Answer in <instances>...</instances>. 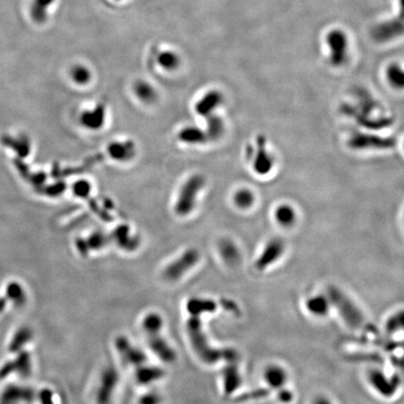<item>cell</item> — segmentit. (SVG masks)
<instances>
[{
  "instance_id": "obj_1",
  "label": "cell",
  "mask_w": 404,
  "mask_h": 404,
  "mask_svg": "<svg viewBox=\"0 0 404 404\" xmlns=\"http://www.w3.org/2000/svg\"><path fill=\"white\" fill-rule=\"evenodd\" d=\"M329 300L341 315L344 322L354 330H362L377 334L378 330L373 324L368 322L360 308L341 289L330 286L328 289Z\"/></svg>"
},
{
  "instance_id": "obj_2",
  "label": "cell",
  "mask_w": 404,
  "mask_h": 404,
  "mask_svg": "<svg viewBox=\"0 0 404 404\" xmlns=\"http://www.w3.org/2000/svg\"><path fill=\"white\" fill-rule=\"evenodd\" d=\"M188 330L194 348L201 361L208 364H212L221 360L230 362H237L239 360V354L233 349H215L211 347L201 330V324L198 317H193L189 320Z\"/></svg>"
},
{
  "instance_id": "obj_3",
  "label": "cell",
  "mask_w": 404,
  "mask_h": 404,
  "mask_svg": "<svg viewBox=\"0 0 404 404\" xmlns=\"http://www.w3.org/2000/svg\"><path fill=\"white\" fill-rule=\"evenodd\" d=\"M205 186V179L201 175L191 176L182 187L175 204V211L182 216L193 211L200 190Z\"/></svg>"
},
{
  "instance_id": "obj_4",
  "label": "cell",
  "mask_w": 404,
  "mask_h": 404,
  "mask_svg": "<svg viewBox=\"0 0 404 404\" xmlns=\"http://www.w3.org/2000/svg\"><path fill=\"white\" fill-rule=\"evenodd\" d=\"M345 32L341 29H333L329 32L326 40L330 51V62L334 66H342L346 61L348 55V38Z\"/></svg>"
},
{
  "instance_id": "obj_5",
  "label": "cell",
  "mask_w": 404,
  "mask_h": 404,
  "mask_svg": "<svg viewBox=\"0 0 404 404\" xmlns=\"http://www.w3.org/2000/svg\"><path fill=\"white\" fill-rule=\"evenodd\" d=\"M397 144L395 138L381 137L377 135L354 133L349 140L348 145L354 150H387Z\"/></svg>"
},
{
  "instance_id": "obj_6",
  "label": "cell",
  "mask_w": 404,
  "mask_h": 404,
  "mask_svg": "<svg viewBox=\"0 0 404 404\" xmlns=\"http://www.w3.org/2000/svg\"><path fill=\"white\" fill-rule=\"evenodd\" d=\"M341 112L345 114L346 116H349L351 118H354L355 122L361 126L373 129V130H379L383 128H386L390 126L394 123V120L391 117H379V118H373L371 115H367L361 111L357 110L354 106L349 105L346 103H343L341 106Z\"/></svg>"
},
{
  "instance_id": "obj_7",
  "label": "cell",
  "mask_w": 404,
  "mask_h": 404,
  "mask_svg": "<svg viewBox=\"0 0 404 404\" xmlns=\"http://www.w3.org/2000/svg\"><path fill=\"white\" fill-rule=\"evenodd\" d=\"M256 152L254 154V170L258 175H267L274 168V158L268 154L266 148V138L260 135L256 140Z\"/></svg>"
},
{
  "instance_id": "obj_8",
  "label": "cell",
  "mask_w": 404,
  "mask_h": 404,
  "mask_svg": "<svg viewBox=\"0 0 404 404\" xmlns=\"http://www.w3.org/2000/svg\"><path fill=\"white\" fill-rule=\"evenodd\" d=\"M369 380L373 388L386 398H390L398 389L400 380L398 375L388 379L386 375L378 370H373L369 373Z\"/></svg>"
},
{
  "instance_id": "obj_9",
  "label": "cell",
  "mask_w": 404,
  "mask_h": 404,
  "mask_svg": "<svg viewBox=\"0 0 404 404\" xmlns=\"http://www.w3.org/2000/svg\"><path fill=\"white\" fill-rule=\"evenodd\" d=\"M285 251L284 242L279 238H274L266 244L262 251L261 255L257 258L255 267L259 271H264L266 267L273 265L274 262L280 258Z\"/></svg>"
},
{
  "instance_id": "obj_10",
  "label": "cell",
  "mask_w": 404,
  "mask_h": 404,
  "mask_svg": "<svg viewBox=\"0 0 404 404\" xmlns=\"http://www.w3.org/2000/svg\"><path fill=\"white\" fill-rule=\"evenodd\" d=\"M199 252L195 249H190L168 267L166 275L170 280H176L180 278V276L185 273H187L189 268L193 267L199 261Z\"/></svg>"
},
{
  "instance_id": "obj_11",
  "label": "cell",
  "mask_w": 404,
  "mask_h": 404,
  "mask_svg": "<svg viewBox=\"0 0 404 404\" xmlns=\"http://www.w3.org/2000/svg\"><path fill=\"white\" fill-rule=\"evenodd\" d=\"M223 101V96L216 90H212L205 94L196 104V112L201 116L208 117L212 114Z\"/></svg>"
},
{
  "instance_id": "obj_12",
  "label": "cell",
  "mask_w": 404,
  "mask_h": 404,
  "mask_svg": "<svg viewBox=\"0 0 404 404\" xmlns=\"http://www.w3.org/2000/svg\"><path fill=\"white\" fill-rule=\"evenodd\" d=\"M108 153L114 160L128 161L135 156L136 146L132 142H114L109 145Z\"/></svg>"
},
{
  "instance_id": "obj_13",
  "label": "cell",
  "mask_w": 404,
  "mask_h": 404,
  "mask_svg": "<svg viewBox=\"0 0 404 404\" xmlns=\"http://www.w3.org/2000/svg\"><path fill=\"white\" fill-rule=\"evenodd\" d=\"M105 108L103 105H99L93 110L83 112L81 116V123L87 129L98 130L105 124Z\"/></svg>"
},
{
  "instance_id": "obj_14",
  "label": "cell",
  "mask_w": 404,
  "mask_h": 404,
  "mask_svg": "<svg viewBox=\"0 0 404 404\" xmlns=\"http://www.w3.org/2000/svg\"><path fill=\"white\" fill-rule=\"evenodd\" d=\"M1 143L8 148L13 149L19 158H25L30 154L31 151L30 141L25 135H20L17 138L5 135L1 138Z\"/></svg>"
},
{
  "instance_id": "obj_15",
  "label": "cell",
  "mask_w": 404,
  "mask_h": 404,
  "mask_svg": "<svg viewBox=\"0 0 404 404\" xmlns=\"http://www.w3.org/2000/svg\"><path fill=\"white\" fill-rule=\"evenodd\" d=\"M242 378L236 366V362H230V365L224 370V390L227 395H230L236 391L241 386Z\"/></svg>"
},
{
  "instance_id": "obj_16",
  "label": "cell",
  "mask_w": 404,
  "mask_h": 404,
  "mask_svg": "<svg viewBox=\"0 0 404 404\" xmlns=\"http://www.w3.org/2000/svg\"><path fill=\"white\" fill-rule=\"evenodd\" d=\"M264 377L271 389H282L283 386L286 385L287 374L283 368L273 365L267 368L264 373Z\"/></svg>"
},
{
  "instance_id": "obj_17",
  "label": "cell",
  "mask_w": 404,
  "mask_h": 404,
  "mask_svg": "<svg viewBox=\"0 0 404 404\" xmlns=\"http://www.w3.org/2000/svg\"><path fill=\"white\" fill-rule=\"evenodd\" d=\"M56 0H33L30 7V16L37 24H43L48 18L50 7Z\"/></svg>"
},
{
  "instance_id": "obj_18",
  "label": "cell",
  "mask_w": 404,
  "mask_h": 404,
  "mask_svg": "<svg viewBox=\"0 0 404 404\" xmlns=\"http://www.w3.org/2000/svg\"><path fill=\"white\" fill-rule=\"evenodd\" d=\"M219 251L226 263L231 266L239 264L241 255L239 249L233 242H231L229 239L222 240L219 243Z\"/></svg>"
},
{
  "instance_id": "obj_19",
  "label": "cell",
  "mask_w": 404,
  "mask_h": 404,
  "mask_svg": "<svg viewBox=\"0 0 404 404\" xmlns=\"http://www.w3.org/2000/svg\"><path fill=\"white\" fill-rule=\"evenodd\" d=\"M179 139L187 144H203L208 141V136L205 131L199 129V127L187 126L180 131Z\"/></svg>"
},
{
  "instance_id": "obj_20",
  "label": "cell",
  "mask_w": 404,
  "mask_h": 404,
  "mask_svg": "<svg viewBox=\"0 0 404 404\" xmlns=\"http://www.w3.org/2000/svg\"><path fill=\"white\" fill-rule=\"evenodd\" d=\"M330 300L324 296L311 297L306 302L307 310L312 316L322 317L328 315L330 311Z\"/></svg>"
},
{
  "instance_id": "obj_21",
  "label": "cell",
  "mask_w": 404,
  "mask_h": 404,
  "mask_svg": "<svg viewBox=\"0 0 404 404\" xmlns=\"http://www.w3.org/2000/svg\"><path fill=\"white\" fill-rule=\"evenodd\" d=\"M134 92L138 99L144 103H153L157 98L156 89L146 81H138L134 85Z\"/></svg>"
},
{
  "instance_id": "obj_22",
  "label": "cell",
  "mask_w": 404,
  "mask_h": 404,
  "mask_svg": "<svg viewBox=\"0 0 404 404\" xmlns=\"http://www.w3.org/2000/svg\"><path fill=\"white\" fill-rule=\"evenodd\" d=\"M157 63L167 71H174L180 66V56L170 50L162 51L157 56Z\"/></svg>"
},
{
  "instance_id": "obj_23",
  "label": "cell",
  "mask_w": 404,
  "mask_h": 404,
  "mask_svg": "<svg viewBox=\"0 0 404 404\" xmlns=\"http://www.w3.org/2000/svg\"><path fill=\"white\" fill-rule=\"evenodd\" d=\"M356 99H357V103H358V108L357 110L361 111V112L367 114V115H371L373 110H375L377 108V102L376 100L373 99L372 95L366 91L365 89H357L356 90Z\"/></svg>"
},
{
  "instance_id": "obj_24",
  "label": "cell",
  "mask_w": 404,
  "mask_h": 404,
  "mask_svg": "<svg viewBox=\"0 0 404 404\" xmlns=\"http://www.w3.org/2000/svg\"><path fill=\"white\" fill-rule=\"evenodd\" d=\"M224 122L219 116L211 114L207 117V131L208 140L216 141L224 133Z\"/></svg>"
},
{
  "instance_id": "obj_25",
  "label": "cell",
  "mask_w": 404,
  "mask_h": 404,
  "mask_svg": "<svg viewBox=\"0 0 404 404\" xmlns=\"http://www.w3.org/2000/svg\"><path fill=\"white\" fill-rule=\"evenodd\" d=\"M296 212L292 207L287 204L280 205L275 211V219L283 227H291L296 221Z\"/></svg>"
},
{
  "instance_id": "obj_26",
  "label": "cell",
  "mask_w": 404,
  "mask_h": 404,
  "mask_svg": "<svg viewBox=\"0 0 404 404\" xmlns=\"http://www.w3.org/2000/svg\"><path fill=\"white\" fill-rule=\"evenodd\" d=\"M216 304L214 301L209 299H192L188 303V310L194 316H199L203 312L215 311Z\"/></svg>"
},
{
  "instance_id": "obj_27",
  "label": "cell",
  "mask_w": 404,
  "mask_h": 404,
  "mask_svg": "<svg viewBox=\"0 0 404 404\" xmlns=\"http://www.w3.org/2000/svg\"><path fill=\"white\" fill-rule=\"evenodd\" d=\"M70 77L76 84L85 85L91 81L92 73L87 67L81 64H77L70 69Z\"/></svg>"
},
{
  "instance_id": "obj_28",
  "label": "cell",
  "mask_w": 404,
  "mask_h": 404,
  "mask_svg": "<svg viewBox=\"0 0 404 404\" xmlns=\"http://www.w3.org/2000/svg\"><path fill=\"white\" fill-rule=\"evenodd\" d=\"M386 77L390 84L395 88L401 89L404 85L403 70L397 64H392L386 69Z\"/></svg>"
},
{
  "instance_id": "obj_29",
  "label": "cell",
  "mask_w": 404,
  "mask_h": 404,
  "mask_svg": "<svg viewBox=\"0 0 404 404\" xmlns=\"http://www.w3.org/2000/svg\"><path fill=\"white\" fill-rule=\"evenodd\" d=\"M234 201L239 208L248 209L255 202V196L249 189H240L234 196Z\"/></svg>"
},
{
  "instance_id": "obj_30",
  "label": "cell",
  "mask_w": 404,
  "mask_h": 404,
  "mask_svg": "<svg viewBox=\"0 0 404 404\" xmlns=\"http://www.w3.org/2000/svg\"><path fill=\"white\" fill-rule=\"evenodd\" d=\"M270 394H271V388H257V389L252 390V391L243 393L242 395L235 398L233 401L236 403H240V402H245L249 400L261 399V398H267Z\"/></svg>"
},
{
  "instance_id": "obj_31",
  "label": "cell",
  "mask_w": 404,
  "mask_h": 404,
  "mask_svg": "<svg viewBox=\"0 0 404 404\" xmlns=\"http://www.w3.org/2000/svg\"><path fill=\"white\" fill-rule=\"evenodd\" d=\"M114 236L117 239L119 244H121V246H123L124 248H135L134 246H136V242H135V240L129 238L128 229L126 227H124V226L119 227L118 229L114 232Z\"/></svg>"
},
{
  "instance_id": "obj_32",
  "label": "cell",
  "mask_w": 404,
  "mask_h": 404,
  "mask_svg": "<svg viewBox=\"0 0 404 404\" xmlns=\"http://www.w3.org/2000/svg\"><path fill=\"white\" fill-rule=\"evenodd\" d=\"M402 327H403V315L400 311L388 319V321L386 322V332L389 334L395 333L396 331L401 330Z\"/></svg>"
},
{
  "instance_id": "obj_33",
  "label": "cell",
  "mask_w": 404,
  "mask_h": 404,
  "mask_svg": "<svg viewBox=\"0 0 404 404\" xmlns=\"http://www.w3.org/2000/svg\"><path fill=\"white\" fill-rule=\"evenodd\" d=\"M107 243V238L101 232H96L88 238V248L99 249Z\"/></svg>"
},
{
  "instance_id": "obj_34",
  "label": "cell",
  "mask_w": 404,
  "mask_h": 404,
  "mask_svg": "<svg viewBox=\"0 0 404 404\" xmlns=\"http://www.w3.org/2000/svg\"><path fill=\"white\" fill-rule=\"evenodd\" d=\"M72 189L77 197L86 198L91 192V186L87 181H79L74 184Z\"/></svg>"
},
{
  "instance_id": "obj_35",
  "label": "cell",
  "mask_w": 404,
  "mask_h": 404,
  "mask_svg": "<svg viewBox=\"0 0 404 404\" xmlns=\"http://www.w3.org/2000/svg\"><path fill=\"white\" fill-rule=\"evenodd\" d=\"M64 190H65V185L62 184V183H60V184H57L54 187L52 186V187L46 188L44 190V192L47 195H49V196H58V195L62 193Z\"/></svg>"
},
{
  "instance_id": "obj_36",
  "label": "cell",
  "mask_w": 404,
  "mask_h": 404,
  "mask_svg": "<svg viewBox=\"0 0 404 404\" xmlns=\"http://www.w3.org/2000/svg\"><path fill=\"white\" fill-rule=\"evenodd\" d=\"M278 398L282 402L288 403V402H290L292 400L293 394L289 390L282 388V389H280L279 393H278Z\"/></svg>"
},
{
  "instance_id": "obj_37",
  "label": "cell",
  "mask_w": 404,
  "mask_h": 404,
  "mask_svg": "<svg viewBox=\"0 0 404 404\" xmlns=\"http://www.w3.org/2000/svg\"><path fill=\"white\" fill-rule=\"evenodd\" d=\"M313 404H332L329 398H325V397H319L317 398Z\"/></svg>"
},
{
  "instance_id": "obj_38",
  "label": "cell",
  "mask_w": 404,
  "mask_h": 404,
  "mask_svg": "<svg viewBox=\"0 0 404 404\" xmlns=\"http://www.w3.org/2000/svg\"><path fill=\"white\" fill-rule=\"evenodd\" d=\"M142 404H156V398H146L143 400Z\"/></svg>"
}]
</instances>
